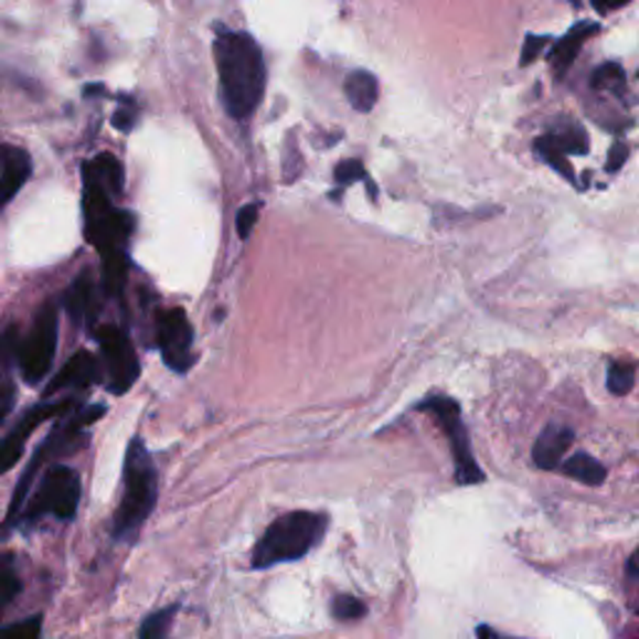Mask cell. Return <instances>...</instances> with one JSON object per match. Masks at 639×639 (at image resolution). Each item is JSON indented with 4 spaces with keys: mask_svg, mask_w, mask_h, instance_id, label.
Wrapping results in <instances>:
<instances>
[{
    "mask_svg": "<svg viewBox=\"0 0 639 639\" xmlns=\"http://www.w3.org/2000/svg\"><path fill=\"white\" fill-rule=\"evenodd\" d=\"M575 443V433L565 425H547L542 435L537 437L535 447H532V460L540 467V470H560L562 460H565L567 450Z\"/></svg>",
    "mask_w": 639,
    "mask_h": 639,
    "instance_id": "2e32d148",
    "label": "cell"
},
{
    "mask_svg": "<svg viewBox=\"0 0 639 639\" xmlns=\"http://www.w3.org/2000/svg\"><path fill=\"white\" fill-rule=\"evenodd\" d=\"M368 607L362 599L352 597V595H338L332 599V615H336L340 622H355V619L365 617Z\"/></svg>",
    "mask_w": 639,
    "mask_h": 639,
    "instance_id": "d4e9b609",
    "label": "cell"
},
{
    "mask_svg": "<svg viewBox=\"0 0 639 639\" xmlns=\"http://www.w3.org/2000/svg\"><path fill=\"white\" fill-rule=\"evenodd\" d=\"M560 470L562 475H567L569 480H577L582 484H587V488H599V484H605L607 480L605 465L589 452H575L572 457H567V460L560 465Z\"/></svg>",
    "mask_w": 639,
    "mask_h": 639,
    "instance_id": "d6986e66",
    "label": "cell"
},
{
    "mask_svg": "<svg viewBox=\"0 0 639 639\" xmlns=\"http://www.w3.org/2000/svg\"><path fill=\"white\" fill-rule=\"evenodd\" d=\"M328 530V514L295 510L275 520L253 552V567L268 569L283 562L302 560L320 545Z\"/></svg>",
    "mask_w": 639,
    "mask_h": 639,
    "instance_id": "3957f363",
    "label": "cell"
},
{
    "mask_svg": "<svg viewBox=\"0 0 639 639\" xmlns=\"http://www.w3.org/2000/svg\"><path fill=\"white\" fill-rule=\"evenodd\" d=\"M78 407L75 400H58V403H41L18 419V425L6 437H0V475L13 470L25 452V440L33 435L38 425H43L45 419L68 415L71 409Z\"/></svg>",
    "mask_w": 639,
    "mask_h": 639,
    "instance_id": "8fae6325",
    "label": "cell"
},
{
    "mask_svg": "<svg viewBox=\"0 0 639 639\" xmlns=\"http://www.w3.org/2000/svg\"><path fill=\"white\" fill-rule=\"evenodd\" d=\"M113 126H116L120 132L132 130V126H136V116H132L130 105L128 108H120V110L113 113Z\"/></svg>",
    "mask_w": 639,
    "mask_h": 639,
    "instance_id": "4dcf8cb0",
    "label": "cell"
},
{
    "mask_svg": "<svg viewBox=\"0 0 639 639\" xmlns=\"http://www.w3.org/2000/svg\"><path fill=\"white\" fill-rule=\"evenodd\" d=\"M627 569H629V575H632V577H639V550L635 552L632 557H629V565H627Z\"/></svg>",
    "mask_w": 639,
    "mask_h": 639,
    "instance_id": "836d02e7",
    "label": "cell"
},
{
    "mask_svg": "<svg viewBox=\"0 0 639 639\" xmlns=\"http://www.w3.org/2000/svg\"><path fill=\"white\" fill-rule=\"evenodd\" d=\"M625 158H627V146L625 142H615L613 150H609V163H607L609 173H617V170L625 166Z\"/></svg>",
    "mask_w": 639,
    "mask_h": 639,
    "instance_id": "1f68e13d",
    "label": "cell"
},
{
    "mask_svg": "<svg viewBox=\"0 0 639 639\" xmlns=\"http://www.w3.org/2000/svg\"><path fill=\"white\" fill-rule=\"evenodd\" d=\"M95 342H98L100 348L103 370L105 375H108L110 393H128L140 377V360L130 338L120 328L103 326L95 330Z\"/></svg>",
    "mask_w": 639,
    "mask_h": 639,
    "instance_id": "9c48e42d",
    "label": "cell"
},
{
    "mask_svg": "<svg viewBox=\"0 0 639 639\" xmlns=\"http://www.w3.org/2000/svg\"><path fill=\"white\" fill-rule=\"evenodd\" d=\"M215 61L225 110L237 120L253 116L265 95L260 45L247 33H221L215 41Z\"/></svg>",
    "mask_w": 639,
    "mask_h": 639,
    "instance_id": "6da1fadb",
    "label": "cell"
},
{
    "mask_svg": "<svg viewBox=\"0 0 639 639\" xmlns=\"http://www.w3.org/2000/svg\"><path fill=\"white\" fill-rule=\"evenodd\" d=\"M85 180L83 210H85V237L98 247L100 257L126 253V243L132 233V217L110 203V193L90 178Z\"/></svg>",
    "mask_w": 639,
    "mask_h": 639,
    "instance_id": "5b68a950",
    "label": "cell"
},
{
    "mask_svg": "<svg viewBox=\"0 0 639 639\" xmlns=\"http://www.w3.org/2000/svg\"><path fill=\"white\" fill-rule=\"evenodd\" d=\"M41 629H43V617H28L21 619V622L0 627V639H41Z\"/></svg>",
    "mask_w": 639,
    "mask_h": 639,
    "instance_id": "484cf974",
    "label": "cell"
},
{
    "mask_svg": "<svg viewBox=\"0 0 639 639\" xmlns=\"http://www.w3.org/2000/svg\"><path fill=\"white\" fill-rule=\"evenodd\" d=\"M81 504V477L65 465L47 467L35 494L25 502L21 512V522H38L45 514H53L58 520H73Z\"/></svg>",
    "mask_w": 639,
    "mask_h": 639,
    "instance_id": "8992f818",
    "label": "cell"
},
{
    "mask_svg": "<svg viewBox=\"0 0 639 639\" xmlns=\"http://www.w3.org/2000/svg\"><path fill=\"white\" fill-rule=\"evenodd\" d=\"M158 348L166 365L173 372H185L193 365V326L180 308L160 312Z\"/></svg>",
    "mask_w": 639,
    "mask_h": 639,
    "instance_id": "7c38bea8",
    "label": "cell"
},
{
    "mask_svg": "<svg viewBox=\"0 0 639 639\" xmlns=\"http://www.w3.org/2000/svg\"><path fill=\"white\" fill-rule=\"evenodd\" d=\"M178 607H166L160 613L146 617V622L140 625L138 639H170V625H173Z\"/></svg>",
    "mask_w": 639,
    "mask_h": 639,
    "instance_id": "44dd1931",
    "label": "cell"
},
{
    "mask_svg": "<svg viewBox=\"0 0 639 639\" xmlns=\"http://www.w3.org/2000/svg\"><path fill=\"white\" fill-rule=\"evenodd\" d=\"M98 93H103L100 85H88V88H85V95H98Z\"/></svg>",
    "mask_w": 639,
    "mask_h": 639,
    "instance_id": "e575fe53",
    "label": "cell"
},
{
    "mask_svg": "<svg viewBox=\"0 0 639 639\" xmlns=\"http://www.w3.org/2000/svg\"><path fill=\"white\" fill-rule=\"evenodd\" d=\"M257 215H260V205H257V203L241 207V213H237V217H235L237 237H241V241H245V237H251L253 227L257 223Z\"/></svg>",
    "mask_w": 639,
    "mask_h": 639,
    "instance_id": "83f0119b",
    "label": "cell"
},
{
    "mask_svg": "<svg viewBox=\"0 0 639 639\" xmlns=\"http://www.w3.org/2000/svg\"><path fill=\"white\" fill-rule=\"evenodd\" d=\"M345 95L358 113H370L380 98V83L370 71H352L345 78Z\"/></svg>",
    "mask_w": 639,
    "mask_h": 639,
    "instance_id": "ac0fdd59",
    "label": "cell"
},
{
    "mask_svg": "<svg viewBox=\"0 0 639 639\" xmlns=\"http://www.w3.org/2000/svg\"><path fill=\"white\" fill-rule=\"evenodd\" d=\"M65 310H68L75 326H90L95 318V285L88 273L75 278L65 292Z\"/></svg>",
    "mask_w": 639,
    "mask_h": 639,
    "instance_id": "e0dca14e",
    "label": "cell"
},
{
    "mask_svg": "<svg viewBox=\"0 0 639 639\" xmlns=\"http://www.w3.org/2000/svg\"><path fill=\"white\" fill-rule=\"evenodd\" d=\"M158 470L140 437H132L123 467V500L113 518V537L132 540L156 510Z\"/></svg>",
    "mask_w": 639,
    "mask_h": 639,
    "instance_id": "7a4b0ae2",
    "label": "cell"
},
{
    "mask_svg": "<svg viewBox=\"0 0 639 639\" xmlns=\"http://www.w3.org/2000/svg\"><path fill=\"white\" fill-rule=\"evenodd\" d=\"M417 409L430 413L445 430V437H447V443H450V452L455 460V480L460 484L484 482V472L480 470V465H477L472 455L470 435H467V427L462 423L460 405L447 395H430L417 405Z\"/></svg>",
    "mask_w": 639,
    "mask_h": 639,
    "instance_id": "52a82bcc",
    "label": "cell"
},
{
    "mask_svg": "<svg viewBox=\"0 0 639 639\" xmlns=\"http://www.w3.org/2000/svg\"><path fill=\"white\" fill-rule=\"evenodd\" d=\"M21 593V579H18L13 562L0 557V613L13 603V599Z\"/></svg>",
    "mask_w": 639,
    "mask_h": 639,
    "instance_id": "cb8c5ba5",
    "label": "cell"
},
{
    "mask_svg": "<svg viewBox=\"0 0 639 639\" xmlns=\"http://www.w3.org/2000/svg\"><path fill=\"white\" fill-rule=\"evenodd\" d=\"M105 415V407L103 405H93V407H81V409H71L65 419H61L58 425L53 427L51 435L45 437L38 447L35 455L31 457V465H28V470L23 472L21 482H18L15 494L11 504H8V518L3 530L8 524H15L18 518H21V512L28 502V494H31V484L35 480V475L43 470V467H51L53 460H58V457L75 452V447H78L85 440V427L93 425L95 419H100Z\"/></svg>",
    "mask_w": 639,
    "mask_h": 639,
    "instance_id": "277c9868",
    "label": "cell"
},
{
    "mask_svg": "<svg viewBox=\"0 0 639 639\" xmlns=\"http://www.w3.org/2000/svg\"><path fill=\"white\" fill-rule=\"evenodd\" d=\"M15 405V387L11 383H3L0 380V427L6 425L8 415H11V409Z\"/></svg>",
    "mask_w": 639,
    "mask_h": 639,
    "instance_id": "f546056e",
    "label": "cell"
},
{
    "mask_svg": "<svg viewBox=\"0 0 639 639\" xmlns=\"http://www.w3.org/2000/svg\"><path fill=\"white\" fill-rule=\"evenodd\" d=\"M100 372L103 370H100L98 358L90 355L88 350H81V352H75V355L58 370V375L47 383L45 393L55 395V393H61V390L90 387L100 380Z\"/></svg>",
    "mask_w": 639,
    "mask_h": 639,
    "instance_id": "4fadbf2b",
    "label": "cell"
},
{
    "mask_svg": "<svg viewBox=\"0 0 639 639\" xmlns=\"http://www.w3.org/2000/svg\"><path fill=\"white\" fill-rule=\"evenodd\" d=\"M55 348H58V308L55 302H45L33 322L31 336L18 348V365L25 383H43L53 368Z\"/></svg>",
    "mask_w": 639,
    "mask_h": 639,
    "instance_id": "ba28073f",
    "label": "cell"
},
{
    "mask_svg": "<svg viewBox=\"0 0 639 639\" xmlns=\"http://www.w3.org/2000/svg\"><path fill=\"white\" fill-rule=\"evenodd\" d=\"M31 158L15 146H0V207L11 203L18 190L31 178Z\"/></svg>",
    "mask_w": 639,
    "mask_h": 639,
    "instance_id": "5bb4252c",
    "label": "cell"
},
{
    "mask_svg": "<svg viewBox=\"0 0 639 639\" xmlns=\"http://www.w3.org/2000/svg\"><path fill=\"white\" fill-rule=\"evenodd\" d=\"M547 41H550L547 35H528V41H524L522 53H520V63H522V65H530L532 61L537 58L542 47L547 45Z\"/></svg>",
    "mask_w": 639,
    "mask_h": 639,
    "instance_id": "f1b7e54d",
    "label": "cell"
},
{
    "mask_svg": "<svg viewBox=\"0 0 639 639\" xmlns=\"http://www.w3.org/2000/svg\"><path fill=\"white\" fill-rule=\"evenodd\" d=\"M83 178H90L95 183H100L108 193H120L123 190V166L118 163L116 156L110 152H100L98 158L83 166Z\"/></svg>",
    "mask_w": 639,
    "mask_h": 639,
    "instance_id": "ffe728a7",
    "label": "cell"
},
{
    "mask_svg": "<svg viewBox=\"0 0 639 639\" xmlns=\"http://www.w3.org/2000/svg\"><path fill=\"white\" fill-rule=\"evenodd\" d=\"M597 33H599V23L585 21V23H577L575 28H569V31L562 35L555 45H552L550 65L557 78H565L567 71L575 65L582 47H585L589 38H595Z\"/></svg>",
    "mask_w": 639,
    "mask_h": 639,
    "instance_id": "9a60e30c",
    "label": "cell"
},
{
    "mask_svg": "<svg viewBox=\"0 0 639 639\" xmlns=\"http://www.w3.org/2000/svg\"><path fill=\"white\" fill-rule=\"evenodd\" d=\"M589 150V140L585 128L575 120H562L545 136L537 138L535 152L545 160V163L565 175L567 180H575V170L569 166V156H585Z\"/></svg>",
    "mask_w": 639,
    "mask_h": 639,
    "instance_id": "30bf717a",
    "label": "cell"
},
{
    "mask_svg": "<svg viewBox=\"0 0 639 639\" xmlns=\"http://www.w3.org/2000/svg\"><path fill=\"white\" fill-rule=\"evenodd\" d=\"M593 88L595 90H613L619 93L625 88V71L619 63H605L593 73Z\"/></svg>",
    "mask_w": 639,
    "mask_h": 639,
    "instance_id": "603a6c76",
    "label": "cell"
},
{
    "mask_svg": "<svg viewBox=\"0 0 639 639\" xmlns=\"http://www.w3.org/2000/svg\"><path fill=\"white\" fill-rule=\"evenodd\" d=\"M358 180H370L360 160H342V163H338L336 168L338 185H352V183H358Z\"/></svg>",
    "mask_w": 639,
    "mask_h": 639,
    "instance_id": "4316f807",
    "label": "cell"
},
{
    "mask_svg": "<svg viewBox=\"0 0 639 639\" xmlns=\"http://www.w3.org/2000/svg\"><path fill=\"white\" fill-rule=\"evenodd\" d=\"M637 370L629 362H613L607 372V387L613 395H627L635 387Z\"/></svg>",
    "mask_w": 639,
    "mask_h": 639,
    "instance_id": "7402d4cb",
    "label": "cell"
},
{
    "mask_svg": "<svg viewBox=\"0 0 639 639\" xmlns=\"http://www.w3.org/2000/svg\"><path fill=\"white\" fill-rule=\"evenodd\" d=\"M627 3L629 0H593V6L597 8L599 13H613V11H617V8H622Z\"/></svg>",
    "mask_w": 639,
    "mask_h": 639,
    "instance_id": "d6a6232c",
    "label": "cell"
}]
</instances>
